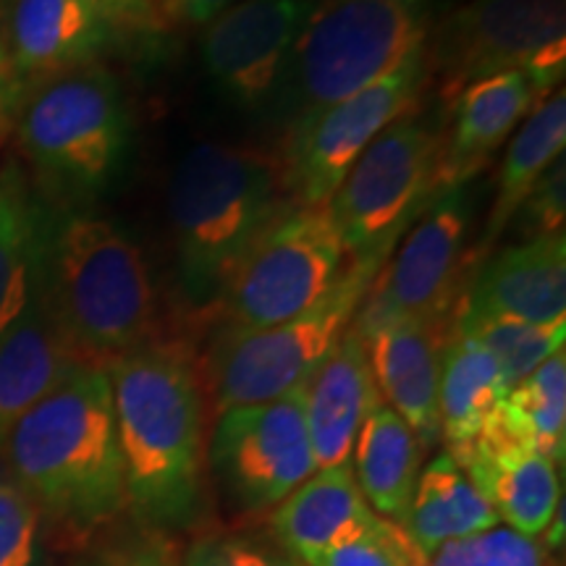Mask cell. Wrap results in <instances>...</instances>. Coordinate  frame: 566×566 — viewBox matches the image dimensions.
Masks as SVG:
<instances>
[{
  "mask_svg": "<svg viewBox=\"0 0 566 566\" xmlns=\"http://www.w3.org/2000/svg\"><path fill=\"white\" fill-rule=\"evenodd\" d=\"M126 516L155 533L192 535L208 520L205 388L181 338L134 349L108 365Z\"/></svg>",
  "mask_w": 566,
  "mask_h": 566,
  "instance_id": "cell-1",
  "label": "cell"
},
{
  "mask_svg": "<svg viewBox=\"0 0 566 566\" xmlns=\"http://www.w3.org/2000/svg\"><path fill=\"white\" fill-rule=\"evenodd\" d=\"M6 472L59 533L80 546L126 516L124 459L108 367L76 365L17 422Z\"/></svg>",
  "mask_w": 566,
  "mask_h": 566,
  "instance_id": "cell-2",
  "label": "cell"
},
{
  "mask_svg": "<svg viewBox=\"0 0 566 566\" xmlns=\"http://www.w3.org/2000/svg\"><path fill=\"white\" fill-rule=\"evenodd\" d=\"M292 205L279 153L200 142L181 155L168 181V231L176 283L195 323H212L233 268Z\"/></svg>",
  "mask_w": 566,
  "mask_h": 566,
  "instance_id": "cell-3",
  "label": "cell"
},
{
  "mask_svg": "<svg viewBox=\"0 0 566 566\" xmlns=\"http://www.w3.org/2000/svg\"><path fill=\"white\" fill-rule=\"evenodd\" d=\"M45 294L80 365L108 367L158 342V292L142 247L111 218L59 208L48 244Z\"/></svg>",
  "mask_w": 566,
  "mask_h": 566,
  "instance_id": "cell-4",
  "label": "cell"
},
{
  "mask_svg": "<svg viewBox=\"0 0 566 566\" xmlns=\"http://www.w3.org/2000/svg\"><path fill=\"white\" fill-rule=\"evenodd\" d=\"M13 118L21 158L51 202L84 208L108 192L129 163L132 116L103 63L34 84Z\"/></svg>",
  "mask_w": 566,
  "mask_h": 566,
  "instance_id": "cell-5",
  "label": "cell"
},
{
  "mask_svg": "<svg viewBox=\"0 0 566 566\" xmlns=\"http://www.w3.org/2000/svg\"><path fill=\"white\" fill-rule=\"evenodd\" d=\"M430 0H317L289 55L271 122L302 118L370 87L428 45Z\"/></svg>",
  "mask_w": 566,
  "mask_h": 566,
  "instance_id": "cell-6",
  "label": "cell"
},
{
  "mask_svg": "<svg viewBox=\"0 0 566 566\" xmlns=\"http://www.w3.org/2000/svg\"><path fill=\"white\" fill-rule=\"evenodd\" d=\"M384 265V258L349 260L313 307L271 328L239 331L218 325L200 370L212 415L263 405L307 384L349 331Z\"/></svg>",
  "mask_w": 566,
  "mask_h": 566,
  "instance_id": "cell-7",
  "label": "cell"
},
{
  "mask_svg": "<svg viewBox=\"0 0 566 566\" xmlns=\"http://www.w3.org/2000/svg\"><path fill=\"white\" fill-rule=\"evenodd\" d=\"M424 51L443 122L467 84L501 71L548 97L566 76V0H472L430 27Z\"/></svg>",
  "mask_w": 566,
  "mask_h": 566,
  "instance_id": "cell-8",
  "label": "cell"
},
{
  "mask_svg": "<svg viewBox=\"0 0 566 566\" xmlns=\"http://www.w3.org/2000/svg\"><path fill=\"white\" fill-rule=\"evenodd\" d=\"M443 116L430 105L405 113L354 160L328 212L349 260L384 258L438 195Z\"/></svg>",
  "mask_w": 566,
  "mask_h": 566,
  "instance_id": "cell-9",
  "label": "cell"
},
{
  "mask_svg": "<svg viewBox=\"0 0 566 566\" xmlns=\"http://www.w3.org/2000/svg\"><path fill=\"white\" fill-rule=\"evenodd\" d=\"M344 258L328 205H292L233 268L212 323L260 331L289 321L334 286Z\"/></svg>",
  "mask_w": 566,
  "mask_h": 566,
  "instance_id": "cell-10",
  "label": "cell"
},
{
  "mask_svg": "<svg viewBox=\"0 0 566 566\" xmlns=\"http://www.w3.org/2000/svg\"><path fill=\"white\" fill-rule=\"evenodd\" d=\"M472 218L470 184L438 192L388 254L352 328L367 331L401 317L457 315L478 265L470 244Z\"/></svg>",
  "mask_w": 566,
  "mask_h": 566,
  "instance_id": "cell-11",
  "label": "cell"
},
{
  "mask_svg": "<svg viewBox=\"0 0 566 566\" xmlns=\"http://www.w3.org/2000/svg\"><path fill=\"white\" fill-rule=\"evenodd\" d=\"M428 51L422 48L370 87L289 126L279 153L289 200L313 208L328 205L367 145L396 118L428 103Z\"/></svg>",
  "mask_w": 566,
  "mask_h": 566,
  "instance_id": "cell-12",
  "label": "cell"
},
{
  "mask_svg": "<svg viewBox=\"0 0 566 566\" xmlns=\"http://www.w3.org/2000/svg\"><path fill=\"white\" fill-rule=\"evenodd\" d=\"M205 459L218 499L231 514L273 512L317 470L304 412V386L273 401L218 415Z\"/></svg>",
  "mask_w": 566,
  "mask_h": 566,
  "instance_id": "cell-13",
  "label": "cell"
},
{
  "mask_svg": "<svg viewBox=\"0 0 566 566\" xmlns=\"http://www.w3.org/2000/svg\"><path fill=\"white\" fill-rule=\"evenodd\" d=\"M317 0H237L208 21L202 66L218 95L247 116L271 118L289 55Z\"/></svg>",
  "mask_w": 566,
  "mask_h": 566,
  "instance_id": "cell-14",
  "label": "cell"
},
{
  "mask_svg": "<svg viewBox=\"0 0 566 566\" xmlns=\"http://www.w3.org/2000/svg\"><path fill=\"white\" fill-rule=\"evenodd\" d=\"M454 328L457 315H438L401 317L357 331L380 399L415 430L424 451L441 441L438 380L443 349Z\"/></svg>",
  "mask_w": 566,
  "mask_h": 566,
  "instance_id": "cell-15",
  "label": "cell"
},
{
  "mask_svg": "<svg viewBox=\"0 0 566 566\" xmlns=\"http://www.w3.org/2000/svg\"><path fill=\"white\" fill-rule=\"evenodd\" d=\"M3 30L13 74L24 92L97 63L116 34L97 0H9Z\"/></svg>",
  "mask_w": 566,
  "mask_h": 566,
  "instance_id": "cell-16",
  "label": "cell"
},
{
  "mask_svg": "<svg viewBox=\"0 0 566 566\" xmlns=\"http://www.w3.org/2000/svg\"><path fill=\"white\" fill-rule=\"evenodd\" d=\"M541 101L522 71H501L467 84L446 113L438 192L475 181Z\"/></svg>",
  "mask_w": 566,
  "mask_h": 566,
  "instance_id": "cell-17",
  "label": "cell"
},
{
  "mask_svg": "<svg viewBox=\"0 0 566 566\" xmlns=\"http://www.w3.org/2000/svg\"><path fill=\"white\" fill-rule=\"evenodd\" d=\"M457 313L506 315L527 323L566 321V237H535L488 254L470 275Z\"/></svg>",
  "mask_w": 566,
  "mask_h": 566,
  "instance_id": "cell-18",
  "label": "cell"
},
{
  "mask_svg": "<svg viewBox=\"0 0 566 566\" xmlns=\"http://www.w3.org/2000/svg\"><path fill=\"white\" fill-rule=\"evenodd\" d=\"M454 462L491 504L499 522L504 520L506 527L527 537L546 533L564 501L556 462L491 428Z\"/></svg>",
  "mask_w": 566,
  "mask_h": 566,
  "instance_id": "cell-19",
  "label": "cell"
},
{
  "mask_svg": "<svg viewBox=\"0 0 566 566\" xmlns=\"http://www.w3.org/2000/svg\"><path fill=\"white\" fill-rule=\"evenodd\" d=\"M380 401L363 336L349 325L304 384V412L317 470L349 462L365 417Z\"/></svg>",
  "mask_w": 566,
  "mask_h": 566,
  "instance_id": "cell-20",
  "label": "cell"
},
{
  "mask_svg": "<svg viewBox=\"0 0 566 566\" xmlns=\"http://www.w3.org/2000/svg\"><path fill=\"white\" fill-rule=\"evenodd\" d=\"M55 212L24 163H0V336L19 321L45 275Z\"/></svg>",
  "mask_w": 566,
  "mask_h": 566,
  "instance_id": "cell-21",
  "label": "cell"
},
{
  "mask_svg": "<svg viewBox=\"0 0 566 566\" xmlns=\"http://www.w3.org/2000/svg\"><path fill=\"white\" fill-rule=\"evenodd\" d=\"M349 462L315 470L271 512V535L307 566L375 520Z\"/></svg>",
  "mask_w": 566,
  "mask_h": 566,
  "instance_id": "cell-22",
  "label": "cell"
},
{
  "mask_svg": "<svg viewBox=\"0 0 566 566\" xmlns=\"http://www.w3.org/2000/svg\"><path fill=\"white\" fill-rule=\"evenodd\" d=\"M45 294V275L19 321L0 336V451L17 422L76 367Z\"/></svg>",
  "mask_w": 566,
  "mask_h": 566,
  "instance_id": "cell-23",
  "label": "cell"
},
{
  "mask_svg": "<svg viewBox=\"0 0 566 566\" xmlns=\"http://www.w3.org/2000/svg\"><path fill=\"white\" fill-rule=\"evenodd\" d=\"M564 147L566 95L564 87H558L527 113L525 122L520 124V129L509 139L506 155L499 168V187H495V197L491 212H488L483 237H480L478 247L472 250L475 263H483L488 254H491L493 244L512 226L516 210L527 200V195L533 192L537 179L562 158Z\"/></svg>",
  "mask_w": 566,
  "mask_h": 566,
  "instance_id": "cell-24",
  "label": "cell"
},
{
  "mask_svg": "<svg viewBox=\"0 0 566 566\" xmlns=\"http://www.w3.org/2000/svg\"><path fill=\"white\" fill-rule=\"evenodd\" d=\"M506 380L499 363L483 344L454 328L441 357L438 380V417L441 438L451 457H462L485 430L506 396Z\"/></svg>",
  "mask_w": 566,
  "mask_h": 566,
  "instance_id": "cell-25",
  "label": "cell"
},
{
  "mask_svg": "<svg viewBox=\"0 0 566 566\" xmlns=\"http://www.w3.org/2000/svg\"><path fill=\"white\" fill-rule=\"evenodd\" d=\"M354 478L367 506L399 525L405 520L417 475L422 470V443L415 430L380 401L365 417L354 441Z\"/></svg>",
  "mask_w": 566,
  "mask_h": 566,
  "instance_id": "cell-26",
  "label": "cell"
},
{
  "mask_svg": "<svg viewBox=\"0 0 566 566\" xmlns=\"http://www.w3.org/2000/svg\"><path fill=\"white\" fill-rule=\"evenodd\" d=\"M399 525L424 556L443 543L495 527L499 516L454 457L441 451L417 475L412 501Z\"/></svg>",
  "mask_w": 566,
  "mask_h": 566,
  "instance_id": "cell-27",
  "label": "cell"
},
{
  "mask_svg": "<svg viewBox=\"0 0 566 566\" xmlns=\"http://www.w3.org/2000/svg\"><path fill=\"white\" fill-rule=\"evenodd\" d=\"M485 428L564 462L566 449V354L548 357L512 386Z\"/></svg>",
  "mask_w": 566,
  "mask_h": 566,
  "instance_id": "cell-28",
  "label": "cell"
},
{
  "mask_svg": "<svg viewBox=\"0 0 566 566\" xmlns=\"http://www.w3.org/2000/svg\"><path fill=\"white\" fill-rule=\"evenodd\" d=\"M457 328L493 354L504 373L506 388L516 386L548 357L562 352L566 342V321L541 325L506 315L457 313Z\"/></svg>",
  "mask_w": 566,
  "mask_h": 566,
  "instance_id": "cell-29",
  "label": "cell"
},
{
  "mask_svg": "<svg viewBox=\"0 0 566 566\" xmlns=\"http://www.w3.org/2000/svg\"><path fill=\"white\" fill-rule=\"evenodd\" d=\"M0 566H55L53 530L0 464Z\"/></svg>",
  "mask_w": 566,
  "mask_h": 566,
  "instance_id": "cell-30",
  "label": "cell"
},
{
  "mask_svg": "<svg viewBox=\"0 0 566 566\" xmlns=\"http://www.w3.org/2000/svg\"><path fill=\"white\" fill-rule=\"evenodd\" d=\"M422 566H548V551L537 537L495 525L443 543L422 556Z\"/></svg>",
  "mask_w": 566,
  "mask_h": 566,
  "instance_id": "cell-31",
  "label": "cell"
},
{
  "mask_svg": "<svg viewBox=\"0 0 566 566\" xmlns=\"http://www.w3.org/2000/svg\"><path fill=\"white\" fill-rule=\"evenodd\" d=\"M181 566H304L271 533L197 530L179 551Z\"/></svg>",
  "mask_w": 566,
  "mask_h": 566,
  "instance_id": "cell-32",
  "label": "cell"
},
{
  "mask_svg": "<svg viewBox=\"0 0 566 566\" xmlns=\"http://www.w3.org/2000/svg\"><path fill=\"white\" fill-rule=\"evenodd\" d=\"M69 566H181L174 537L155 533L132 522H116L84 543Z\"/></svg>",
  "mask_w": 566,
  "mask_h": 566,
  "instance_id": "cell-33",
  "label": "cell"
},
{
  "mask_svg": "<svg viewBox=\"0 0 566 566\" xmlns=\"http://www.w3.org/2000/svg\"><path fill=\"white\" fill-rule=\"evenodd\" d=\"M307 566H422V554L401 525L375 516L365 530Z\"/></svg>",
  "mask_w": 566,
  "mask_h": 566,
  "instance_id": "cell-34",
  "label": "cell"
},
{
  "mask_svg": "<svg viewBox=\"0 0 566 566\" xmlns=\"http://www.w3.org/2000/svg\"><path fill=\"white\" fill-rule=\"evenodd\" d=\"M525 239L551 237L566 229V160L558 158L546 174L537 179L533 192L520 205L514 221Z\"/></svg>",
  "mask_w": 566,
  "mask_h": 566,
  "instance_id": "cell-35",
  "label": "cell"
},
{
  "mask_svg": "<svg viewBox=\"0 0 566 566\" xmlns=\"http://www.w3.org/2000/svg\"><path fill=\"white\" fill-rule=\"evenodd\" d=\"M105 17H108L113 32L129 30L145 32L158 24L153 0H97Z\"/></svg>",
  "mask_w": 566,
  "mask_h": 566,
  "instance_id": "cell-36",
  "label": "cell"
},
{
  "mask_svg": "<svg viewBox=\"0 0 566 566\" xmlns=\"http://www.w3.org/2000/svg\"><path fill=\"white\" fill-rule=\"evenodd\" d=\"M21 97H24V87H21L17 74H13L3 30V3H0V124L17 113Z\"/></svg>",
  "mask_w": 566,
  "mask_h": 566,
  "instance_id": "cell-37",
  "label": "cell"
},
{
  "mask_svg": "<svg viewBox=\"0 0 566 566\" xmlns=\"http://www.w3.org/2000/svg\"><path fill=\"white\" fill-rule=\"evenodd\" d=\"M168 9L189 24H208L237 0H166Z\"/></svg>",
  "mask_w": 566,
  "mask_h": 566,
  "instance_id": "cell-38",
  "label": "cell"
}]
</instances>
